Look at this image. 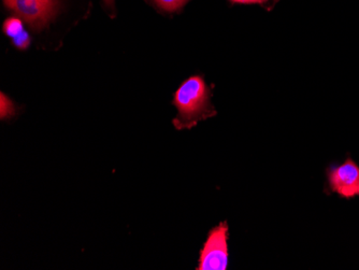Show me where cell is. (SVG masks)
Listing matches in <instances>:
<instances>
[{
	"instance_id": "cell-10",
	"label": "cell",
	"mask_w": 359,
	"mask_h": 270,
	"mask_svg": "<svg viewBox=\"0 0 359 270\" xmlns=\"http://www.w3.org/2000/svg\"><path fill=\"white\" fill-rule=\"evenodd\" d=\"M46 1H48V3L50 4H56V1H57V0H46Z\"/></svg>"
},
{
	"instance_id": "cell-7",
	"label": "cell",
	"mask_w": 359,
	"mask_h": 270,
	"mask_svg": "<svg viewBox=\"0 0 359 270\" xmlns=\"http://www.w3.org/2000/svg\"><path fill=\"white\" fill-rule=\"evenodd\" d=\"M30 42H32V38H30L29 34H28L26 30H24L23 33L20 34L18 37L12 39V44L19 50L28 49V46H30Z\"/></svg>"
},
{
	"instance_id": "cell-6",
	"label": "cell",
	"mask_w": 359,
	"mask_h": 270,
	"mask_svg": "<svg viewBox=\"0 0 359 270\" xmlns=\"http://www.w3.org/2000/svg\"><path fill=\"white\" fill-rule=\"evenodd\" d=\"M189 0H153L157 8L166 12H177L182 9Z\"/></svg>"
},
{
	"instance_id": "cell-5",
	"label": "cell",
	"mask_w": 359,
	"mask_h": 270,
	"mask_svg": "<svg viewBox=\"0 0 359 270\" xmlns=\"http://www.w3.org/2000/svg\"><path fill=\"white\" fill-rule=\"evenodd\" d=\"M3 30L5 35L13 39V38L18 37L20 34L23 33V22L18 17L10 18V19L6 20L5 23H4Z\"/></svg>"
},
{
	"instance_id": "cell-9",
	"label": "cell",
	"mask_w": 359,
	"mask_h": 270,
	"mask_svg": "<svg viewBox=\"0 0 359 270\" xmlns=\"http://www.w3.org/2000/svg\"><path fill=\"white\" fill-rule=\"evenodd\" d=\"M104 5L110 10H114V0H104Z\"/></svg>"
},
{
	"instance_id": "cell-1",
	"label": "cell",
	"mask_w": 359,
	"mask_h": 270,
	"mask_svg": "<svg viewBox=\"0 0 359 270\" xmlns=\"http://www.w3.org/2000/svg\"><path fill=\"white\" fill-rule=\"evenodd\" d=\"M211 88L201 76H191L181 83L173 96L177 114L172 124L177 130H189L201 121L217 116L211 102Z\"/></svg>"
},
{
	"instance_id": "cell-2",
	"label": "cell",
	"mask_w": 359,
	"mask_h": 270,
	"mask_svg": "<svg viewBox=\"0 0 359 270\" xmlns=\"http://www.w3.org/2000/svg\"><path fill=\"white\" fill-rule=\"evenodd\" d=\"M229 227L227 222H221L210 229L203 248L199 252L198 265L196 270H226L229 261Z\"/></svg>"
},
{
	"instance_id": "cell-4",
	"label": "cell",
	"mask_w": 359,
	"mask_h": 270,
	"mask_svg": "<svg viewBox=\"0 0 359 270\" xmlns=\"http://www.w3.org/2000/svg\"><path fill=\"white\" fill-rule=\"evenodd\" d=\"M326 176L332 193L346 199L359 196V166L351 157L342 164L328 167Z\"/></svg>"
},
{
	"instance_id": "cell-8",
	"label": "cell",
	"mask_w": 359,
	"mask_h": 270,
	"mask_svg": "<svg viewBox=\"0 0 359 270\" xmlns=\"http://www.w3.org/2000/svg\"><path fill=\"white\" fill-rule=\"evenodd\" d=\"M233 4H242V5H263L267 3L268 0H229Z\"/></svg>"
},
{
	"instance_id": "cell-3",
	"label": "cell",
	"mask_w": 359,
	"mask_h": 270,
	"mask_svg": "<svg viewBox=\"0 0 359 270\" xmlns=\"http://www.w3.org/2000/svg\"><path fill=\"white\" fill-rule=\"evenodd\" d=\"M4 4L35 32L46 28L56 14L55 4L46 0H4Z\"/></svg>"
}]
</instances>
